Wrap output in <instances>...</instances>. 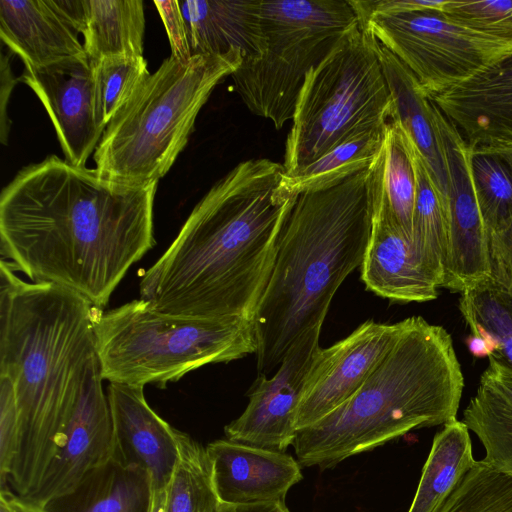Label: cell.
I'll return each instance as SVG.
<instances>
[{"label":"cell","mask_w":512,"mask_h":512,"mask_svg":"<svg viewBox=\"0 0 512 512\" xmlns=\"http://www.w3.org/2000/svg\"><path fill=\"white\" fill-rule=\"evenodd\" d=\"M157 184L118 183L56 155L25 166L0 196L2 260L103 309L155 244Z\"/></svg>","instance_id":"cell-1"},{"label":"cell","mask_w":512,"mask_h":512,"mask_svg":"<svg viewBox=\"0 0 512 512\" xmlns=\"http://www.w3.org/2000/svg\"><path fill=\"white\" fill-rule=\"evenodd\" d=\"M284 174L283 164L259 158L219 179L143 273L140 299L165 314L254 323L295 199L276 197Z\"/></svg>","instance_id":"cell-2"},{"label":"cell","mask_w":512,"mask_h":512,"mask_svg":"<svg viewBox=\"0 0 512 512\" xmlns=\"http://www.w3.org/2000/svg\"><path fill=\"white\" fill-rule=\"evenodd\" d=\"M95 307L50 283L0 266V375L11 381L19 434L8 485L28 500L58 451L96 355Z\"/></svg>","instance_id":"cell-3"},{"label":"cell","mask_w":512,"mask_h":512,"mask_svg":"<svg viewBox=\"0 0 512 512\" xmlns=\"http://www.w3.org/2000/svg\"><path fill=\"white\" fill-rule=\"evenodd\" d=\"M371 228L369 168L295 197L254 318L258 374L278 369L303 333L322 327L336 291L362 264Z\"/></svg>","instance_id":"cell-4"},{"label":"cell","mask_w":512,"mask_h":512,"mask_svg":"<svg viewBox=\"0 0 512 512\" xmlns=\"http://www.w3.org/2000/svg\"><path fill=\"white\" fill-rule=\"evenodd\" d=\"M464 377L451 335L421 316L406 318L394 346L363 386L315 424L297 431L299 463L328 469L413 429L457 419Z\"/></svg>","instance_id":"cell-5"},{"label":"cell","mask_w":512,"mask_h":512,"mask_svg":"<svg viewBox=\"0 0 512 512\" xmlns=\"http://www.w3.org/2000/svg\"><path fill=\"white\" fill-rule=\"evenodd\" d=\"M244 54L172 56L139 86L107 125L93 158L112 181L143 186L158 182L174 164L214 88L241 65Z\"/></svg>","instance_id":"cell-6"},{"label":"cell","mask_w":512,"mask_h":512,"mask_svg":"<svg viewBox=\"0 0 512 512\" xmlns=\"http://www.w3.org/2000/svg\"><path fill=\"white\" fill-rule=\"evenodd\" d=\"M93 328L102 378L129 386L164 389L204 365L257 352L253 322L165 314L142 299L96 308Z\"/></svg>","instance_id":"cell-7"},{"label":"cell","mask_w":512,"mask_h":512,"mask_svg":"<svg viewBox=\"0 0 512 512\" xmlns=\"http://www.w3.org/2000/svg\"><path fill=\"white\" fill-rule=\"evenodd\" d=\"M393 114L375 39L358 24L305 77L286 138L285 174L359 133L384 128Z\"/></svg>","instance_id":"cell-8"},{"label":"cell","mask_w":512,"mask_h":512,"mask_svg":"<svg viewBox=\"0 0 512 512\" xmlns=\"http://www.w3.org/2000/svg\"><path fill=\"white\" fill-rule=\"evenodd\" d=\"M265 50L230 76L248 110L276 129L293 118L307 73L359 24L348 0H261Z\"/></svg>","instance_id":"cell-9"},{"label":"cell","mask_w":512,"mask_h":512,"mask_svg":"<svg viewBox=\"0 0 512 512\" xmlns=\"http://www.w3.org/2000/svg\"><path fill=\"white\" fill-rule=\"evenodd\" d=\"M359 25L414 74L429 99L512 54V41L454 22L442 9L373 15Z\"/></svg>","instance_id":"cell-10"},{"label":"cell","mask_w":512,"mask_h":512,"mask_svg":"<svg viewBox=\"0 0 512 512\" xmlns=\"http://www.w3.org/2000/svg\"><path fill=\"white\" fill-rule=\"evenodd\" d=\"M432 108L448 172L447 253L442 288L463 293L491 278L488 231L473 187L470 147L433 102Z\"/></svg>","instance_id":"cell-11"},{"label":"cell","mask_w":512,"mask_h":512,"mask_svg":"<svg viewBox=\"0 0 512 512\" xmlns=\"http://www.w3.org/2000/svg\"><path fill=\"white\" fill-rule=\"evenodd\" d=\"M406 319L389 324L368 320L350 335L317 352L306 377L295 428L320 421L350 399L394 346Z\"/></svg>","instance_id":"cell-12"},{"label":"cell","mask_w":512,"mask_h":512,"mask_svg":"<svg viewBox=\"0 0 512 512\" xmlns=\"http://www.w3.org/2000/svg\"><path fill=\"white\" fill-rule=\"evenodd\" d=\"M320 331L321 328H312L303 333L271 378L258 374L247 394L246 409L224 428L227 439L280 452L293 444L303 386L321 348Z\"/></svg>","instance_id":"cell-13"},{"label":"cell","mask_w":512,"mask_h":512,"mask_svg":"<svg viewBox=\"0 0 512 512\" xmlns=\"http://www.w3.org/2000/svg\"><path fill=\"white\" fill-rule=\"evenodd\" d=\"M19 79L45 107L65 160L86 167L106 129L99 114L93 66L87 56L41 68L25 67Z\"/></svg>","instance_id":"cell-14"},{"label":"cell","mask_w":512,"mask_h":512,"mask_svg":"<svg viewBox=\"0 0 512 512\" xmlns=\"http://www.w3.org/2000/svg\"><path fill=\"white\" fill-rule=\"evenodd\" d=\"M103 380L96 353L63 441L36 492L25 501L42 507L74 490L90 471L111 460L112 420Z\"/></svg>","instance_id":"cell-15"},{"label":"cell","mask_w":512,"mask_h":512,"mask_svg":"<svg viewBox=\"0 0 512 512\" xmlns=\"http://www.w3.org/2000/svg\"><path fill=\"white\" fill-rule=\"evenodd\" d=\"M106 394L113 431L111 460L145 470L152 491L166 490L179 458V430L149 406L144 387L109 383Z\"/></svg>","instance_id":"cell-16"},{"label":"cell","mask_w":512,"mask_h":512,"mask_svg":"<svg viewBox=\"0 0 512 512\" xmlns=\"http://www.w3.org/2000/svg\"><path fill=\"white\" fill-rule=\"evenodd\" d=\"M80 0H0V37L28 68L86 56Z\"/></svg>","instance_id":"cell-17"},{"label":"cell","mask_w":512,"mask_h":512,"mask_svg":"<svg viewBox=\"0 0 512 512\" xmlns=\"http://www.w3.org/2000/svg\"><path fill=\"white\" fill-rule=\"evenodd\" d=\"M216 494L222 504L285 501L287 492L303 478L301 464L285 452L229 439L209 443Z\"/></svg>","instance_id":"cell-18"},{"label":"cell","mask_w":512,"mask_h":512,"mask_svg":"<svg viewBox=\"0 0 512 512\" xmlns=\"http://www.w3.org/2000/svg\"><path fill=\"white\" fill-rule=\"evenodd\" d=\"M430 100L469 147L512 142V54Z\"/></svg>","instance_id":"cell-19"},{"label":"cell","mask_w":512,"mask_h":512,"mask_svg":"<svg viewBox=\"0 0 512 512\" xmlns=\"http://www.w3.org/2000/svg\"><path fill=\"white\" fill-rule=\"evenodd\" d=\"M360 268L367 290L392 302H427L439 295V278L386 215L373 209L371 233Z\"/></svg>","instance_id":"cell-20"},{"label":"cell","mask_w":512,"mask_h":512,"mask_svg":"<svg viewBox=\"0 0 512 512\" xmlns=\"http://www.w3.org/2000/svg\"><path fill=\"white\" fill-rule=\"evenodd\" d=\"M192 56L240 49L244 58L266 47L261 0H178Z\"/></svg>","instance_id":"cell-21"},{"label":"cell","mask_w":512,"mask_h":512,"mask_svg":"<svg viewBox=\"0 0 512 512\" xmlns=\"http://www.w3.org/2000/svg\"><path fill=\"white\" fill-rule=\"evenodd\" d=\"M375 48L393 97L392 119L401 124L418 149L446 209L448 172L434 123L432 102L414 74L376 39Z\"/></svg>","instance_id":"cell-22"},{"label":"cell","mask_w":512,"mask_h":512,"mask_svg":"<svg viewBox=\"0 0 512 512\" xmlns=\"http://www.w3.org/2000/svg\"><path fill=\"white\" fill-rule=\"evenodd\" d=\"M149 474L113 460L90 471L78 486L46 502L42 512H149Z\"/></svg>","instance_id":"cell-23"},{"label":"cell","mask_w":512,"mask_h":512,"mask_svg":"<svg viewBox=\"0 0 512 512\" xmlns=\"http://www.w3.org/2000/svg\"><path fill=\"white\" fill-rule=\"evenodd\" d=\"M369 171L372 208L384 213L411 241L416 175L410 137L397 120L387 124L385 140Z\"/></svg>","instance_id":"cell-24"},{"label":"cell","mask_w":512,"mask_h":512,"mask_svg":"<svg viewBox=\"0 0 512 512\" xmlns=\"http://www.w3.org/2000/svg\"><path fill=\"white\" fill-rule=\"evenodd\" d=\"M83 47L92 65L117 55L143 56L145 13L141 0H82Z\"/></svg>","instance_id":"cell-25"},{"label":"cell","mask_w":512,"mask_h":512,"mask_svg":"<svg viewBox=\"0 0 512 512\" xmlns=\"http://www.w3.org/2000/svg\"><path fill=\"white\" fill-rule=\"evenodd\" d=\"M468 427L459 420L436 433L408 512H439L475 463Z\"/></svg>","instance_id":"cell-26"},{"label":"cell","mask_w":512,"mask_h":512,"mask_svg":"<svg viewBox=\"0 0 512 512\" xmlns=\"http://www.w3.org/2000/svg\"><path fill=\"white\" fill-rule=\"evenodd\" d=\"M386 127L359 133L292 174H284L276 197L288 200L312 190L329 188L370 167L385 140Z\"/></svg>","instance_id":"cell-27"},{"label":"cell","mask_w":512,"mask_h":512,"mask_svg":"<svg viewBox=\"0 0 512 512\" xmlns=\"http://www.w3.org/2000/svg\"><path fill=\"white\" fill-rule=\"evenodd\" d=\"M411 153L416 175V198L410 242L420 260L439 278L442 288L447 253L446 212L442 198L412 140Z\"/></svg>","instance_id":"cell-28"},{"label":"cell","mask_w":512,"mask_h":512,"mask_svg":"<svg viewBox=\"0 0 512 512\" xmlns=\"http://www.w3.org/2000/svg\"><path fill=\"white\" fill-rule=\"evenodd\" d=\"M179 458L166 488L165 512H218L206 448L179 431Z\"/></svg>","instance_id":"cell-29"},{"label":"cell","mask_w":512,"mask_h":512,"mask_svg":"<svg viewBox=\"0 0 512 512\" xmlns=\"http://www.w3.org/2000/svg\"><path fill=\"white\" fill-rule=\"evenodd\" d=\"M462 422L482 443L483 459L512 477V407L480 381L463 412Z\"/></svg>","instance_id":"cell-30"},{"label":"cell","mask_w":512,"mask_h":512,"mask_svg":"<svg viewBox=\"0 0 512 512\" xmlns=\"http://www.w3.org/2000/svg\"><path fill=\"white\" fill-rule=\"evenodd\" d=\"M458 306L471 334L494 341L495 355L512 368V297L489 280L461 293Z\"/></svg>","instance_id":"cell-31"},{"label":"cell","mask_w":512,"mask_h":512,"mask_svg":"<svg viewBox=\"0 0 512 512\" xmlns=\"http://www.w3.org/2000/svg\"><path fill=\"white\" fill-rule=\"evenodd\" d=\"M470 170L481 216L489 232L512 217V171L499 157L470 147Z\"/></svg>","instance_id":"cell-32"},{"label":"cell","mask_w":512,"mask_h":512,"mask_svg":"<svg viewBox=\"0 0 512 512\" xmlns=\"http://www.w3.org/2000/svg\"><path fill=\"white\" fill-rule=\"evenodd\" d=\"M439 512H512V477L476 460Z\"/></svg>","instance_id":"cell-33"},{"label":"cell","mask_w":512,"mask_h":512,"mask_svg":"<svg viewBox=\"0 0 512 512\" xmlns=\"http://www.w3.org/2000/svg\"><path fill=\"white\" fill-rule=\"evenodd\" d=\"M92 66L99 114L107 127L150 73L144 56H111Z\"/></svg>","instance_id":"cell-34"},{"label":"cell","mask_w":512,"mask_h":512,"mask_svg":"<svg viewBox=\"0 0 512 512\" xmlns=\"http://www.w3.org/2000/svg\"><path fill=\"white\" fill-rule=\"evenodd\" d=\"M442 11L465 27L512 41V0H446Z\"/></svg>","instance_id":"cell-35"},{"label":"cell","mask_w":512,"mask_h":512,"mask_svg":"<svg viewBox=\"0 0 512 512\" xmlns=\"http://www.w3.org/2000/svg\"><path fill=\"white\" fill-rule=\"evenodd\" d=\"M19 434V412L13 385L0 375V482L8 487Z\"/></svg>","instance_id":"cell-36"},{"label":"cell","mask_w":512,"mask_h":512,"mask_svg":"<svg viewBox=\"0 0 512 512\" xmlns=\"http://www.w3.org/2000/svg\"><path fill=\"white\" fill-rule=\"evenodd\" d=\"M491 282L512 297V217L488 233Z\"/></svg>","instance_id":"cell-37"},{"label":"cell","mask_w":512,"mask_h":512,"mask_svg":"<svg viewBox=\"0 0 512 512\" xmlns=\"http://www.w3.org/2000/svg\"><path fill=\"white\" fill-rule=\"evenodd\" d=\"M171 47V56L188 62L192 58L186 24L178 0H154Z\"/></svg>","instance_id":"cell-38"},{"label":"cell","mask_w":512,"mask_h":512,"mask_svg":"<svg viewBox=\"0 0 512 512\" xmlns=\"http://www.w3.org/2000/svg\"><path fill=\"white\" fill-rule=\"evenodd\" d=\"M489 365L480 381L495 390L512 407V368L495 354L488 357Z\"/></svg>","instance_id":"cell-39"},{"label":"cell","mask_w":512,"mask_h":512,"mask_svg":"<svg viewBox=\"0 0 512 512\" xmlns=\"http://www.w3.org/2000/svg\"><path fill=\"white\" fill-rule=\"evenodd\" d=\"M218 512H290L285 501L256 504H222Z\"/></svg>","instance_id":"cell-40"},{"label":"cell","mask_w":512,"mask_h":512,"mask_svg":"<svg viewBox=\"0 0 512 512\" xmlns=\"http://www.w3.org/2000/svg\"><path fill=\"white\" fill-rule=\"evenodd\" d=\"M466 345L470 353L476 358L489 357L498 351L495 342L485 336L477 334L469 335L466 338Z\"/></svg>","instance_id":"cell-41"},{"label":"cell","mask_w":512,"mask_h":512,"mask_svg":"<svg viewBox=\"0 0 512 512\" xmlns=\"http://www.w3.org/2000/svg\"><path fill=\"white\" fill-rule=\"evenodd\" d=\"M0 495L6 498L14 512H42L40 506L21 499L9 487L2 488Z\"/></svg>","instance_id":"cell-42"},{"label":"cell","mask_w":512,"mask_h":512,"mask_svg":"<svg viewBox=\"0 0 512 512\" xmlns=\"http://www.w3.org/2000/svg\"><path fill=\"white\" fill-rule=\"evenodd\" d=\"M477 148L499 157L512 171V142H498Z\"/></svg>","instance_id":"cell-43"},{"label":"cell","mask_w":512,"mask_h":512,"mask_svg":"<svg viewBox=\"0 0 512 512\" xmlns=\"http://www.w3.org/2000/svg\"><path fill=\"white\" fill-rule=\"evenodd\" d=\"M166 490L152 491L149 512H165Z\"/></svg>","instance_id":"cell-44"},{"label":"cell","mask_w":512,"mask_h":512,"mask_svg":"<svg viewBox=\"0 0 512 512\" xmlns=\"http://www.w3.org/2000/svg\"><path fill=\"white\" fill-rule=\"evenodd\" d=\"M0 512H14L6 498L0 495Z\"/></svg>","instance_id":"cell-45"}]
</instances>
